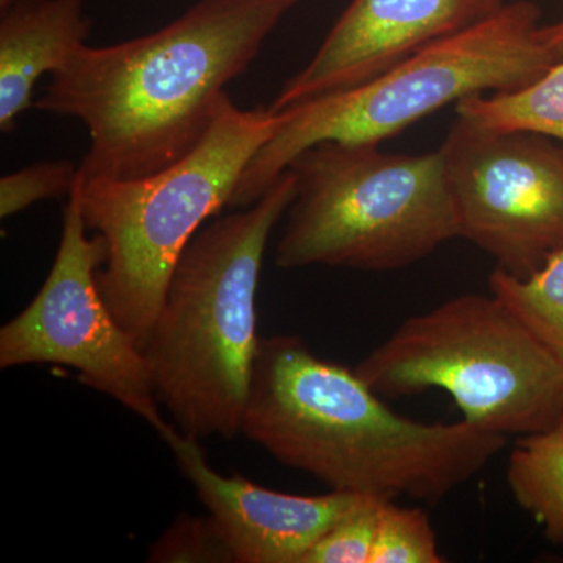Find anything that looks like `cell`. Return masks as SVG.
Listing matches in <instances>:
<instances>
[{"instance_id": "obj_1", "label": "cell", "mask_w": 563, "mask_h": 563, "mask_svg": "<svg viewBox=\"0 0 563 563\" xmlns=\"http://www.w3.org/2000/svg\"><path fill=\"white\" fill-rule=\"evenodd\" d=\"M301 0H201L179 20L107 47L84 44L51 74L36 109L87 125V179H139L195 150L224 87Z\"/></svg>"}, {"instance_id": "obj_2", "label": "cell", "mask_w": 563, "mask_h": 563, "mask_svg": "<svg viewBox=\"0 0 563 563\" xmlns=\"http://www.w3.org/2000/svg\"><path fill=\"white\" fill-rule=\"evenodd\" d=\"M242 433L331 490L437 504L483 472L507 437L393 412L355 369L296 335L261 339Z\"/></svg>"}, {"instance_id": "obj_3", "label": "cell", "mask_w": 563, "mask_h": 563, "mask_svg": "<svg viewBox=\"0 0 563 563\" xmlns=\"http://www.w3.org/2000/svg\"><path fill=\"white\" fill-rule=\"evenodd\" d=\"M295 195V174L285 169L257 202L203 225L174 268L141 351L158 402L184 435L242 432L261 342L263 257Z\"/></svg>"}, {"instance_id": "obj_4", "label": "cell", "mask_w": 563, "mask_h": 563, "mask_svg": "<svg viewBox=\"0 0 563 563\" xmlns=\"http://www.w3.org/2000/svg\"><path fill=\"white\" fill-rule=\"evenodd\" d=\"M540 16L531 0L506 3L490 20L433 41L372 80L282 110L279 128L247 163L229 207L257 202L317 144H380L450 103L539 79L563 58L540 40Z\"/></svg>"}, {"instance_id": "obj_5", "label": "cell", "mask_w": 563, "mask_h": 563, "mask_svg": "<svg viewBox=\"0 0 563 563\" xmlns=\"http://www.w3.org/2000/svg\"><path fill=\"white\" fill-rule=\"evenodd\" d=\"M280 122V111L242 110L225 96L195 150L161 172L122 180L79 172L85 224L106 246L99 290L140 347L180 255L206 221L229 207L247 163Z\"/></svg>"}, {"instance_id": "obj_6", "label": "cell", "mask_w": 563, "mask_h": 563, "mask_svg": "<svg viewBox=\"0 0 563 563\" xmlns=\"http://www.w3.org/2000/svg\"><path fill=\"white\" fill-rule=\"evenodd\" d=\"M296 195L276 265L395 272L457 239L442 151L390 154L325 141L290 163Z\"/></svg>"}, {"instance_id": "obj_7", "label": "cell", "mask_w": 563, "mask_h": 563, "mask_svg": "<svg viewBox=\"0 0 563 563\" xmlns=\"http://www.w3.org/2000/svg\"><path fill=\"white\" fill-rule=\"evenodd\" d=\"M354 369L384 398L446 391L462 420L501 435L563 422L561 366L492 291L407 318Z\"/></svg>"}, {"instance_id": "obj_8", "label": "cell", "mask_w": 563, "mask_h": 563, "mask_svg": "<svg viewBox=\"0 0 563 563\" xmlns=\"http://www.w3.org/2000/svg\"><path fill=\"white\" fill-rule=\"evenodd\" d=\"M79 181V177H77ZM69 192L60 246L35 299L0 329V368L55 363L79 373L163 435V418L143 351L122 329L98 285L106 258L101 236H88L79 185Z\"/></svg>"}, {"instance_id": "obj_9", "label": "cell", "mask_w": 563, "mask_h": 563, "mask_svg": "<svg viewBox=\"0 0 563 563\" xmlns=\"http://www.w3.org/2000/svg\"><path fill=\"white\" fill-rule=\"evenodd\" d=\"M459 236L526 279L563 251V147L457 118L440 147Z\"/></svg>"}, {"instance_id": "obj_10", "label": "cell", "mask_w": 563, "mask_h": 563, "mask_svg": "<svg viewBox=\"0 0 563 563\" xmlns=\"http://www.w3.org/2000/svg\"><path fill=\"white\" fill-rule=\"evenodd\" d=\"M504 5V0H352L269 110L279 113L357 87L433 41L490 20Z\"/></svg>"}, {"instance_id": "obj_11", "label": "cell", "mask_w": 563, "mask_h": 563, "mask_svg": "<svg viewBox=\"0 0 563 563\" xmlns=\"http://www.w3.org/2000/svg\"><path fill=\"white\" fill-rule=\"evenodd\" d=\"M162 439L220 528L236 563H302L322 533L366 498L336 490L320 496L269 490L242 476L214 472L199 440L184 435L174 424Z\"/></svg>"}, {"instance_id": "obj_12", "label": "cell", "mask_w": 563, "mask_h": 563, "mask_svg": "<svg viewBox=\"0 0 563 563\" xmlns=\"http://www.w3.org/2000/svg\"><path fill=\"white\" fill-rule=\"evenodd\" d=\"M85 0H16L0 20V129L9 133L32 107L36 81L87 44Z\"/></svg>"}, {"instance_id": "obj_13", "label": "cell", "mask_w": 563, "mask_h": 563, "mask_svg": "<svg viewBox=\"0 0 563 563\" xmlns=\"http://www.w3.org/2000/svg\"><path fill=\"white\" fill-rule=\"evenodd\" d=\"M507 485L518 506L542 526L547 539L563 547V422L515 443Z\"/></svg>"}, {"instance_id": "obj_14", "label": "cell", "mask_w": 563, "mask_h": 563, "mask_svg": "<svg viewBox=\"0 0 563 563\" xmlns=\"http://www.w3.org/2000/svg\"><path fill=\"white\" fill-rule=\"evenodd\" d=\"M459 118L498 132H529L563 147V58L518 90L476 95L455 106Z\"/></svg>"}, {"instance_id": "obj_15", "label": "cell", "mask_w": 563, "mask_h": 563, "mask_svg": "<svg viewBox=\"0 0 563 563\" xmlns=\"http://www.w3.org/2000/svg\"><path fill=\"white\" fill-rule=\"evenodd\" d=\"M488 287L536 333L563 373V251L526 279L495 268Z\"/></svg>"}, {"instance_id": "obj_16", "label": "cell", "mask_w": 563, "mask_h": 563, "mask_svg": "<svg viewBox=\"0 0 563 563\" xmlns=\"http://www.w3.org/2000/svg\"><path fill=\"white\" fill-rule=\"evenodd\" d=\"M428 514L418 507H402L395 499L380 504L369 563H442Z\"/></svg>"}, {"instance_id": "obj_17", "label": "cell", "mask_w": 563, "mask_h": 563, "mask_svg": "<svg viewBox=\"0 0 563 563\" xmlns=\"http://www.w3.org/2000/svg\"><path fill=\"white\" fill-rule=\"evenodd\" d=\"M366 496L350 514L331 526L303 555L302 563H369L380 504Z\"/></svg>"}, {"instance_id": "obj_18", "label": "cell", "mask_w": 563, "mask_h": 563, "mask_svg": "<svg viewBox=\"0 0 563 563\" xmlns=\"http://www.w3.org/2000/svg\"><path fill=\"white\" fill-rule=\"evenodd\" d=\"M150 562L236 563L224 537L210 517L181 514L168 531L152 544Z\"/></svg>"}, {"instance_id": "obj_19", "label": "cell", "mask_w": 563, "mask_h": 563, "mask_svg": "<svg viewBox=\"0 0 563 563\" xmlns=\"http://www.w3.org/2000/svg\"><path fill=\"white\" fill-rule=\"evenodd\" d=\"M73 162H43L0 180V217L10 218L44 199L69 195L79 177Z\"/></svg>"}, {"instance_id": "obj_20", "label": "cell", "mask_w": 563, "mask_h": 563, "mask_svg": "<svg viewBox=\"0 0 563 563\" xmlns=\"http://www.w3.org/2000/svg\"><path fill=\"white\" fill-rule=\"evenodd\" d=\"M540 40L547 44L550 49L558 52L563 57V20L551 25H540Z\"/></svg>"}]
</instances>
